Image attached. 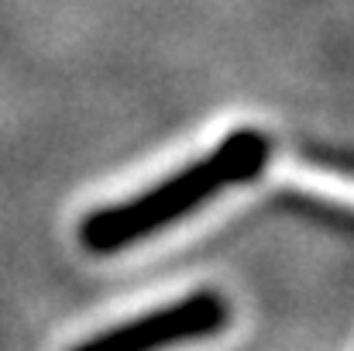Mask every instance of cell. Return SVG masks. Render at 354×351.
<instances>
[{"mask_svg": "<svg viewBox=\"0 0 354 351\" xmlns=\"http://www.w3.org/2000/svg\"><path fill=\"white\" fill-rule=\"evenodd\" d=\"M268 155H272L268 134H261L254 127L231 131L217 148H210L193 165H183L165 183H158L131 200H120L118 207L93 210L80 228L83 248L93 255H111V251H124L131 244H141V241L162 234L165 228H172L176 221L196 214L207 200L221 197L224 190L251 183L265 169Z\"/></svg>", "mask_w": 354, "mask_h": 351, "instance_id": "1", "label": "cell"}, {"mask_svg": "<svg viewBox=\"0 0 354 351\" xmlns=\"http://www.w3.org/2000/svg\"><path fill=\"white\" fill-rule=\"evenodd\" d=\"M227 324H231L227 300L214 289H200V293L183 296L169 307L148 310L138 321L100 331V334L86 338L83 345H76L73 351H169L179 348V345L214 338Z\"/></svg>", "mask_w": 354, "mask_h": 351, "instance_id": "2", "label": "cell"}]
</instances>
